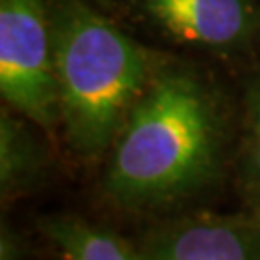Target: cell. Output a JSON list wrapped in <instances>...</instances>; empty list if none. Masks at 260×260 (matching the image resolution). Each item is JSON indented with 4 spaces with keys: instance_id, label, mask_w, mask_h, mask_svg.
Instances as JSON below:
<instances>
[{
    "instance_id": "8",
    "label": "cell",
    "mask_w": 260,
    "mask_h": 260,
    "mask_svg": "<svg viewBox=\"0 0 260 260\" xmlns=\"http://www.w3.org/2000/svg\"><path fill=\"white\" fill-rule=\"evenodd\" d=\"M249 162L260 195V85L252 91L249 101Z\"/></svg>"
},
{
    "instance_id": "7",
    "label": "cell",
    "mask_w": 260,
    "mask_h": 260,
    "mask_svg": "<svg viewBox=\"0 0 260 260\" xmlns=\"http://www.w3.org/2000/svg\"><path fill=\"white\" fill-rule=\"evenodd\" d=\"M39 172V154L29 133L14 118L2 114L0 123V187L2 199L21 195Z\"/></svg>"
},
{
    "instance_id": "2",
    "label": "cell",
    "mask_w": 260,
    "mask_h": 260,
    "mask_svg": "<svg viewBox=\"0 0 260 260\" xmlns=\"http://www.w3.org/2000/svg\"><path fill=\"white\" fill-rule=\"evenodd\" d=\"M50 33L66 141L81 156L103 154L149 85V56L75 0L58 8Z\"/></svg>"
},
{
    "instance_id": "4",
    "label": "cell",
    "mask_w": 260,
    "mask_h": 260,
    "mask_svg": "<svg viewBox=\"0 0 260 260\" xmlns=\"http://www.w3.org/2000/svg\"><path fill=\"white\" fill-rule=\"evenodd\" d=\"M145 260H260V223L252 218L197 216L147 237Z\"/></svg>"
},
{
    "instance_id": "5",
    "label": "cell",
    "mask_w": 260,
    "mask_h": 260,
    "mask_svg": "<svg viewBox=\"0 0 260 260\" xmlns=\"http://www.w3.org/2000/svg\"><path fill=\"white\" fill-rule=\"evenodd\" d=\"M149 16L174 37L223 47L251 31L252 14L245 0H143Z\"/></svg>"
},
{
    "instance_id": "3",
    "label": "cell",
    "mask_w": 260,
    "mask_h": 260,
    "mask_svg": "<svg viewBox=\"0 0 260 260\" xmlns=\"http://www.w3.org/2000/svg\"><path fill=\"white\" fill-rule=\"evenodd\" d=\"M45 0H0V94L45 129L60 121L52 33Z\"/></svg>"
},
{
    "instance_id": "1",
    "label": "cell",
    "mask_w": 260,
    "mask_h": 260,
    "mask_svg": "<svg viewBox=\"0 0 260 260\" xmlns=\"http://www.w3.org/2000/svg\"><path fill=\"white\" fill-rule=\"evenodd\" d=\"M222 125L195 77H152L114 141L104 193L125 210H156L193 197L216 174Z\"/></svg>"
},
{
    "instance_id": "6",
    "label": "cell",
    "mask_w": 260,
    "mask_h": 260,
    "mask_svg": "<svg viewBox=\"0 0 260 260\" xmlns=\"http://www.w3.org/2000/svg\"><path fill=\"white\" fill-rule=\"evenodd\" d=\"M43 230L68 260H145L118 235L74 216L50 218Z\"/></svg>"
},
{
    "instance_id": "9",
    "label": "cell",
    "mask_w": 260,
    "mask_h": 260,
    "mask_svg": "<svg viewBox=\"0 0 260 260\" xmlns=\"http://www.w3.org/2000/svg\"><path fill=\"white\" fill-rule=\"evenodd\" d=\"M254 218H256V220H258V223H260V206H258V212L254 214Z\"/></svg>"
}]
</instances>
